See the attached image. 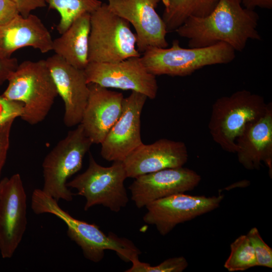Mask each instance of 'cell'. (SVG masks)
Masks as SVG:
<instances>
[{"instance_id": "cell-23", "label": "cell", "mask_w": 272, "mask_h": 272, "mask_svg": "<svg viewBox=\"0 0 272 272\" xmlns=\"http://www.w3.org/2000/svg\"><path fill=\"white\" fill-rule=\"evenodd\" d=\"M230 250L224 265L229 271H243L258 266L253 247L247 235L236 239L231 244Z\"/></svg>"}, {"instance_id": "cell-26", "label": "cell", "mask_w": 272, "mask_h": 272, "mask_svg": "<svg viewBox=\"0 0 272 272\" xmlns=\"http://www.w3.org/2000/svg\"><path fill=\"white\" fill-rule=\"evenodd\" d=\"M23 111V104L9 100L0 95V127L10 120L20 117Z\"/></svg>"}, {"instance_id": "cell-29", "label": "cell", "mask_w": 272, "mask_h": 272, "mask_svg": "<svg viewBox=\"0 0 272 272\" xmlns=\"http://www.w3.org/2000/svg\"><path fill=\"white\" fill-rule=\"evenodd\" d=\"M19 14L11 0H0V26L5 25Z\"/></svg>"}, {"instance_id": "cell-8", "label": "cell", "mask_w": 272, "mask_h": 272, "mask_svg": "<svg viewBox=\"0 0 272 272\" xmlns=\"http://www.w3.org/2000/svg\"><path fill=\"white\" fill-rule=\"evenodd\" d=\"M126 178L122 162H113L111 166L103 167L90 153L88 168L67 182L66 186L75 188L77 194L85 197V211L100 205L118 212L129 201L124 184Z\"/></svg>"}, {"instance_id": "cell-28", "label": "cell", "mask_w": 272, "mask_h": 272, "mask_svg": "<svg viewBox=\"0 0 272 272\" xmlns=\"http://www.w3.org/2000/svg\"><path fill=\"white\" fill-rule=\"evenodd\" d=\"M15 5L20 15L26 17L31 12L43 8L46 4L44 0H11Z\"/></svg>"}, {"instance_id": "cell-6", "label": "cell", "mask_w": 272, "mask_h": 272, "mask_svg": "<svg viewBox=\"0 0 272 272\" xmlns=\"http://www.w3.org/2000/svg\"><path fill=\"white\" fill-rule=\"evenodd\" d=\"M130 26L102 3L90 14L89 62H116L140 56L136 36Z\"/></svg>"}, {"instance_id": "cell-14", "label": "cell", "mask_w": 272, "mask_h": 272, "mask_svg": "<svg viewBox=\"0 0 272 272\" xmlns=\"http://www.w3.org/2000/svg\"><path fill=\"white\" fill-rule=\"evenodd\" d=\"M200 180L201 176L197 172L182 166L139 176L129 189L135 206L142 208L154 200L192 190Z\"/></svg>"}, {"instance_id": "cell-24", "label": "cell", "mask_w": 272, "mask_h": 272, "mask_svg": "<svg viewBox=\"0 0 272 272\" xmlns=\"http://www.w3.org/2000/svg\"><path fill=\"white\" fill-rule=\"evenodd\" d=\"M131 262L132 266L125 272H182L188 266V262L183 256L168 258L155 266L140 261L139 258Z\"/></svg>"}, {"instance_id": "cell-3", "label": "cell", "mask_w": 272, "mask_h": 272, "mask_svg": "<svg viewBox=\"0 0 272 272\" xmlns=\"http://www.w3.org/2000/svg\"><path fill=\"white\" fill-rule=\"evenodd\" d=\"M8 81L7 88L2 95L23 104L21 119L31 125L42 121L58 96L46 60L22 62Z\"/></svg>"}, {"instance_id": "cell-9", "label": "cell", "mask_w": 272, "mask_h": 272, "mask_svg": "<svg viewBox=\"0 0 272 272\" xmlns=\"http://www.w3.org/2000/svg\"><path fill=\"white\" fill-rule=\"evenodd\" d=\"M141 56L116 62H89L84 69L87 82L137 92L154 99L158 90L156 77L147 70Z\"/></svg>"}, {"instance_id": "cell-2", "label": "cell", "mask_w": 272, "mask_h": 272, "mask_svg": "<svg viewBox=\"0 0 272 272\" xmlns=\"http://www.w3.org/2000/svg\"><path fill=\"white\" fill-rule=\"evenodd\" d=\"M31 208L36 214H53L63 221L67 227V236L80 247L84 256L94 262L101 261L107 250L115 251L126 262L139 258L141 254L140 250L129 239L119 237L111 232L106 235L98 226L73 217L59 206L57 200L42 189L33 191Z\"/></svg>"}, {"instance_id": "cell-7", "label": "cell", "mask_w": 272, "mask_h": 272, "mask_svg": "<svg viewBox=\"0 0 272 272\" xmlns=\"http://www.w3.org/2000/svg\"><path fill=\"white\" fill-rule=\"evenodd\" d=\"M92 144L80 123L69 131L44 159L43 192L57 201H72L74 194L66 186L67 180L80 170L83 158Z\"/></svg>"}, {"instance_id": "cell-5", "label": "cell", "mask_w": 272, "mask_h": 272, "mask_svg": "<svg viewBox=\"0 0 272 272\" xmlns=\"http://www.w3.org/2000/svg\"><path fill=\"white\" fill-rule=\"evenodd\" d=\"M267 105L262 96L246 90L218 98L208 124L213 141L224 151L235 153L239 135L248 122L265 113Z\"/></svg>"}, {"instance_id": "cell-16", "label": "cell", "mask_w": 272, "mask_h": 272, "mask_svg": "<svg viewBox=\"0 0 272 272\" xmlns=\"http://www.w3.org/2000/svg\"><path fill=\"white\" fill-rule=\"evenodd\" d=\"M188 157L185 143L161 139L151 144L143 143L122 163L127 177L135 178L165 169L182 167L187 162Z\"/></svg>"}, {"instance_id": "cell-27", "label": "cell", "mask_w": 272, "mask_h": 272, "mask_svg": "<svg viewBox=\"0 0 272 272\" xmlns=\"http://www.w3.org/2000/svg\"><path fill=\"white\" fill-rule=\"evenodd\" d=\"M14 121V120H10L0 127V179L10 146V133Z\"/></svg>"}, {"instance_id": "cell-15", "label": "cell", "mask_w": 272, "mask_h": 272, "mask_svg": "<svg viewBox=\"0 0 272 272\" xmlns=\"http://www.w3.org/2000/svg\"><path fill=\"white\" fill-rule=\"evenodd\" d=\"M45 60L64 104V124L68 127L79 124L90 92L84 70L71 65L55 54Z\"/></svg>"}, {"instance_id": "cell-1", "label": "cell", "mask_w": 272, "mask_h": 272, "mask_svg": "<svg viewBox=\"0 0 272 272\" xmlns=\"http://www.w3.org/2000/svg\"><path fill=\"white\" fill-rule=\"evenodd\" d=\"M258 20V14L244 7L239 0H220L209 14L189 17L175 31L188 40L191 48L223 42L242 51L249 40L261 39Z\"/></svg>"}, {"instance_id": "cell-4", "label": "cell", "mask_w": 272, "mask_h": 272, "mask_svg": "<svg viewBox=\"0 0 272 272\" xmlns=\"http://www.w3.org/2000/svg\"><path fill=\"white\" fill-rule=\"evenodd\" d=\"M235 57V50L225 43L186 48L181 47L176 39L169 48L148 47L141 59L147 70L155 76L184 77L206 66L229 63Z\"/></svg>"}, {"instance_id": "cell-17", "label": "cell", "mask_w": 272, "mask_h": 272, "mask_svg": "<svg viewBox=\"0 0 272 272\" xmlns=\"http://www.w3.org/2000/svg\"><path fill=\"white\" fill-rule=\"evenodd\" d=\"M88 85L89 97L80 124L93 144H101L121 115L124 97L96 84Z\"/></svg>"}, {"instance_id": "cell-11", "label": "cell", "mask_w": 272, "mask_h": 272, "mask_svg": "<svg viewBox=\"0 0 272 272\" xmlns=\"http://www.w3.org/2000/svg\"><path fill=\"white\" fill-rule=\"evenodd\" d=\"M0 195V252L11 258L23 238L27 225V196L19 174L2 180Z\"/></svg>"}, {"instance_id": "cell-31", "label": "cell", "mask_w": 272, "mask_h": 272, "mask_svg": "<svg viewBox=\"0 0 272 272\" xmlns=\"http://www.w3.org/2000/svg\"><path fill=\"white\" fill-rule=\"evenodd\" d=\"M242 5L248 9L254 10L256 8L271 9L272 0H239Z\"/></svg>"}, {"instance_id": "cell-12", "label": "cell", "mask_w": 272, "mask_h": 272, "mask_svg": "<svg viewBox=\"0 0 272 272\" xmlns=\"http://www.w3.org/2000/svg\"><path fill=\"white\" fill-rule=\"evenodd\" d=\"M147 97L132 91L124 98L121 116L101 145V155L108 161L122 162L143 144L141 134V115Z\"/></svg>"}, {"instance_id": "cell-30", "label": "cell", "mask_w": 272, "mask_h": 272, "mask_svg": "<svg viewBox=\"0 0 272 272\" xmlns=\"http://www.w3.org/2000/svg\"><path fill=\"white\" fill-rule=\"evenodd\" d=\"M18 64L16 58L5 57L0 54V85L8 81Z\"/></svg>"}, {"instance_id": "cell-13", "label": "cell", "mask_w": 272, "mask_h": 272, "mask_svg": "<svg viewBox=\"0 0 272 272\" xmlns=\"http://www.w3.org/2000/svg\"><path fill=\"white\" fill-rule=\"evenodd\" d=\"M106 1L111 11L132 24L140 53L151 46H168L166 25L156 11L160 0Z\"/></svg>"}, {"instance_id": "cell-22", "label": "cell", "mask_w": 272, "mask_h": 272, "mask_svg": "<svg viewBox=\"0 0 272 272\" xmlns=\"http://www.w3.org/2000/svg\"><path fill=\"white\" fill-rule=\"evenodd\" d=\"M49 8L60 15L57 30L61 34L71 24L83 14H91L102 5L99 0H44Z\"/></svg>"}, {"instance_id": "cell-10", "label": "cell", "mask_w": 272, "mask_h": 272, "mask_svg": "<svg viewBox=\"0 0 272 272\" xmlns=\"http://www.w3.org/2000/svg\"><path fill=\"white\" fill-rule=\"evenodd\" d=\"M224 198L217 196H194L180 193L154 200L145 207L144 222L155 225L161 235L170 233L180 223L210 212L218 208Z\"/></svg>"}, {"instance_id": "cell-25", "label": "cell", "mask_w": 272, "mask_h": 272, "mask_svg": "<svg viewBox=\"0 0 272 272\" xmlns=\"http://www.w3.org/2000/svg\"><path fill=\"white\" fill-rule=\"evenodd\" d=\"M253 247L257 265L272 267V249L264 241L258 229H251L246 234Z\"/></svg>"}, {"instance_id": "cell-18", "label": "cell", "mask_w": 272, "mask_h": 272, "mask_svg": "<svg viewBox=\"0 0 272 272\" xmlns=\"http://www.w3.org/2000/svg\"><path fill=\"white\" fill-rule=\"evenodd\" d=\"M235 154L246 169L258 170L262 162L272 171V105L268 103L265 113L248 122L236 140Z\"/></svg>"}, {"instance_id": "cell-20", "label": "cell", "mask_w": 272, "mask_h": 272, "mask_svg": "<svg viewBox=\"0 0 272 272\" xmlns=\"http://www.w3.org/2000/svg\"><path fill=\"white\" fill-rule=\"evenodd\" d=\"M90 14L78 17L61 35L53 40L52 50L71 65L84 70L89 63Z\"/></svg>"}, {"instance_id": "cell-32", "label": "cell", "mask_w": 272, "mask_h": 272, "mask_svg": "<svg viewBox=\"0 0 272 272\" xmlns=\"http://www.w3.org/2000/svg\"><path fill=\"white\" fill-rule=\"evenodd\" d=\"M2 186H3V182H2V180H1L0 181V195H1V191L2 189Z\"/></svg>"}, {"instance_id": "cell-19", "label": "cell", "mask_w": 272, "mask_h": 272, "mask_svg": "<svg viewBox=\"0 0 272 272\" xmlns=\"http://www.w3.org/2000/svg\"><path fill=\"white\" fill-rule=\"evenodd\" d=\"M53 40L47 28L37 16L19 14L0 26V54L10 57L17 50L31 47L42 53L52 50Z\"/></svg>"}, {"instance_id": "cell-21", "label": "cell", "mask_w": 272, "mask_h": 272, "mask_svg": "<svg viewBox=\"0 0 272 272\" xmlns=\"http://www.w3.org/2000/svg\"><path fill=\"white\" fill-rule=\"evenodd\" d=\"M164 10L162 19L168 32L175 31L190 17L209 14L220 0H161Z\"/></svg>"}]
</instances>
